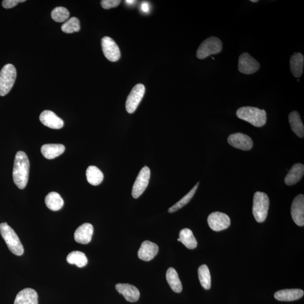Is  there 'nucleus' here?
Here are the masks:
<instances>
[{"label":"nucleus","mask_w":304,"mask_h":304,"mask_svg":"<svg viewBox=\"0 0 304 304\" xmlns=\"http://www.w3.org/2000/svg\"><path fill=\"white\" fill-rule=\"evenodd\" d=\"M25 1L26 0H4L2 1V5L5 9H10L17 5L19 2Z\"/></svg>","instance_id":"72a5a7b5"},{"label":"nucleus","mask_w":304,"mask_h":304,"mask_svg":"<svg viewBox=\"0 0 304 304\" xmlns=\"http://www.w3.org/2000/svg\"><path fill=\"white\" fill-rule=\"evenodd\" d=\"M159 248L156 244L151 241H145L142 243L138 251V256L142 260L149 261L155 257Z\"/></svg>","instance_id":"dca6fc26"},{"label":"nucleus","mask_w":304,"mask_h":304,"mask_svg":"<svg viewBox=\"0 0 304 304\" xmlns=\"http://www.w3.org/2000/svg\"><path fill=\"white\" fill-rule=\"evenodd\" d=\"M304 295L301 289H286L277 291L275 298L282 302H292L301 299Z\"/></svg>","instance_id":"6ab92c4d"},{"label":"nucleus","mask_w":304,"mask_h":304,"mask_svg":"<svg viewBox=\"0 0 304 304\" xmlns=\"http://www.w3.org/2000/svg\"><path fill=\"white\" fill-rule=\"evenodd\" d=\"M70 16L69 11L64 7H56L52 11V18L56 22H64Z\"/></svg>","instance_id":"2f4dec72"},{"label":"nucleus","mask_w":304,"mask_h":304,"mask_svg":"<svg viewBox=\"0 0 304 304\" xmlns=\"http://www.w3.org/2000/svg\"><path fill=\"white\" fill-rule=\"evenodd\" d=\"M14 304H38V295L35 290L27 288L19 292Z\"/></svg>","instance_id":"a211bd4d"},{"label":"nucleus","mask_w":304,"mask_h":304,"mask_svg":"<svg viewBox=\"0 0 304 304\" xmlns=\"http://www.w3.org/2000/svg\"><path fill=\"white\" fill-rule=\"evenodd\" d=\"M121 2L120 0H103L101 5L104 9H110L118 6Z\"/></svg>","instance_id":"473e14b6"},{"label":"nucleus","mask_w":304,"mask_h":304,"mask_svg":"<svg viewBox=\"0 0 304 304\" xmlns=\"http://www.w3.org/2000/svg\"><path fill=\"white\" fill-rule=\"evenodd\" d=\"M228 142L232 147L243 151H249L253 147L252 138L247 135L240 133L230 135Z\"/></svg>","instance_id":"f8f14e48"},{"label":"nucleus","mask_w":304,"mask_h":304,"mask_svg":"<svg viewBox=\"0 0 304 304\" xmlns=\"http://www.w3.org/2000/svg\"><path fill=\"white\" fill-rule=\"evenodd\" d=\"M102 46L104 55L108 60L115 62L120 59V50L112 38L110 37H103L102 40Z\"/></svg>","instance_id":"9d476101"},{"label":"nucleus","mask_w":304,"mask_h":304,"mask_svg":"<svg viewBox=\"0 0 304 304\" xmlns=\"http://www.w3.org/2000/svg\"><path fill=\"white\" fill-rule=\"evenodd\" d=\"M178 241L180 242V240L179 238H178Z\"/></svg>","instance_id":"4c0bfd02"},{"label":"nucleus","mask_w":304,"mask_h":304,"mask_svg":"<svg viewBox=\"0 0 304 304\" xmlns=\"http://www.w3.org/2000/svg\"><path fill=\"white\" fill-rule=\"evenodd\" d=\"M304 174V166L302 164H296L286 175L284 182L287 186H292L301 180Z\"/></svg>","instance_id":"aec40b11"},{"label":"nucleus","mask_w":304,"mask_h":304,"mask_svg":"<svg viewBox=\"0 0 304 304\" xmlns=\"http://www.w3.org/2000/svg\"><path fill=\"white\" fill-rule=\"evenodd\" d=\"M119 294L124 296L127 301L136 302L140 298V292L136 287L128 283H118L115 286Z\"/></svg>","instance_id":"2eb2a0df"},{"label":"nucleus","mask_w":304,"mask_h":304,"mask_svg":"<svg viewBox=\"0 0 304 304\" xmlns=\"http://www.w3.org/2000/svg\"><path fill=\"white\" fill-rule=\"evenodd\" d=\"M210 228L219 232L229 228L230 225V218L226 214L221 212L211 213L207 219Z\"/></svg>","instance_id":"9b49d317"},{"label":"nucleus","mask_w":304,"mask_h":304,"mask_svg":"<svg viewBox=\"0 0 304 304\" xmlns=\"http://www.w3.org/2000/svg\"><path fill=\"white\" fill-rule=\"evenodd\" d=\"M304 57L302 53H295L290 59V64L292 74L295 78H300L303 73Z\"/></svg>","instance_id":"4be33fe9"},{"label":"nucleus","mask_w":304,"mask_h":304,"mask_svg":"<svg viewBox=\"0 0 304 304\" xmlns=\"http://www.w3.org/2000/svg\"><path fill=\"white\" fill-rule=\"evenodd\" d=\"M145 91V88L143 84L138 83L133 88L126 102V109L129 113H133L136 111L143 98Z\"/></svg>","instance_id":"0eeeda50"},{"label":"nucleus","mask_w":304,"mask_h":304,"mask_svg":"<svg viewBox=\"0 0 304 304\" xmlns=\"http://www.w3.org/2000/svg\"><path fill=\"white\" fill-rule=\"evenodd\" d=\"M198 186L199 183H197L189 193L185 195L179 201L175 203L174 205H173L168 209V212L170 213L176 212V211L182 209L183 207L186 206L187 204L189 203L191 199L193 198L196 191L197 190Z\"/></svg>","instance_id":"c756f323"},{"label":"nucleus","mask_w":304,"mask_h":304,"mask_svg":"<svg viewBox=\"0 0 304 304\" xmlns=\"http://www.w3.org/2000/svg\"><path fill=\"white\" fill-rule=\"evenodd\" d=\"M291 216L296 225H304V196L299 194L294 198L291 206Z\"/></svg>","instance_id":"ddd939ff"},{"label":"nucleus","mask_w":304,"mask_h":304,"mask_svg":"<svg viewBox=\"0 0 304 304\" xmlns=\"http://www.w3.org/2000/svg\"><path fill=\"white\" fill-rule=\"evenodd\" d=\"M0 233L10 251L17 256L24 253V248L14 230L6 222L0 224Z\"/></svg>","instance_id":"7ed1b4c3"},{"label":"nucleus","mask_w":304,"mask_h":304,"mask_svg":"<svg viewBox=\"0 0 304 304\" xmlns=\"http://www.w3.org/2000/svg\"><path fill=\"white\" fill-rule=\"evenodd\" d=\"M222 49L221 40L216 37H210L200 45L197 52V57L199 59H205L210 55L220 53Z\"/></svg>","instance_id":"423d86ee"},{"label":"nucleus","mask_w":304,"mask_h":304,"mask_svg":"<svg viewBox=\"0 0 304 304\" xmlns=\"http://www.w3.org/2000/svg\"><path fill=\"white\" fill-rule=\"evenodd\" d=\"M198 277L201 286L205 290H209L211 285V275L206 265H202L198 268Z\"/></svg>","instance_id":"c85d7f7f"},{"label":"nucleus","mask_w":304,"mask_h":304,"mask_svg":"<svg viewBox=\"0 0 304 304\" xmlns=\"http://www.w3.org/2000/svg\"><path fill=\"white\" fill-rule=\"evenodd\" d=\"M61 30L64 33H72L78 32L80 30V23L79 19L76 17H72L69 19L68 21L65 22L64 24L61 26Z\"/></svg>","instance_id":"7c9ffc66"},{"label":"nucleus","mask_w":304,"mask_h":304,"mask_svg":"<svg viewBox=\"0 0 304 304\" xmlns=\"http://www.w3.org/2000/svg\"><path fill=\"white\" fill-rule=\"evenodd\" d=\"M260 63L248 53H244L238 59V70L245 75H251L259 70Z\"/></svg>","instance_id":"1a4fd4ad"},{"label":"nucleus","mask_w":304,"mask_h":304,"mask_svg":"<svg viewBox=\"0 0 304 304\" xmlns=\"http://www.w3.org/2000/svg\"><path fill=\"white\" fill-rule=\"evenodd\" d=\"M166 279L169 286L171 289L176 293L182 292L183 286L181 282L178 273L173 268H168L166 273Z\"/></svg>","instance_id":"393cba45"},{"label":"nucleus","mask_w":304,"mask_h":304,"mask_svg":"<svg viewBox=\"0 0 304 304\" xmlns=\"http://www.w3.org/2000/svg\"><path fill=\"white\" fill-rule=\"evenodd\" d=\"M67 261L69 264H75L79 268L86 266L88 262L85 254L78 251L69 253L67 257Z\"/></svg>","instance_id":"cd10ccee"},{"label":"nucleus","mask_w":304,"mask_h":304,"mask_svg":"<svg viewBox=\"0 0 304 304\" xmlns=\"http://www.w3.org/2000/svg\"><path fill=\"white\" fill-rule=\"evenodd\" d=\"M141 10L144 11L145 13H147L149 10V3L146 2H143L141 4Z\"/></svg>","instance_id":"f704fd0d"},{"label":"nucleus","mask_w":304,"mask_h":304,"mask_svg":"<svg viewBox=\"0 0 304 304\" xmlns=\"http://www.w3.org/2000/svg\"><path fill=\"white\" fill-rule=\"evenodd\" d=\"M94 228L90 223H84L79 227L75 232V241L81 244H87L91 241Z\"/></svg>","instance_id":"f3484780"},{"label":"nucleus","mask_w":304,"mask_h":304,"mask_svg":"<svg viewBox=\"0 0 304 304\" xmlns=\"http://www.w3.org/2000/svg\"><path fill=\"white\" fill-rule=\"evenodd\" d=\"M237 116L254 126L260 128L266 124L267 113L264 110L253 107H243L237 111Z\"/></svg>","instance_id":"f03ea898"},{"label":"nucleus","mask_w":304,"mask_h":304,"mask_svg":"<svg viewBox=\"0 0 304 304\" xmlns=\"http://www.w3.org/2000/svg\"><path fill=\"white\" fill-rule=\"evenodd\" d=\"M29 161L26 153L19 151L15 157L13 177L19 189H24L28 184L29 173Z\"/></svg>","instance_id":"f257e3e1"},{"label":"nucleus","mask_w":304,"mask_h":304,"mask_svg":"<svg viewBox=\"0 0 304 304\" xmlns=\"http://www.w3.org/2000/svg\"><path fill=\"white\" fill-rule=\"evenodd\" d=\"M136 1H134V0H132V1H130V0H126V1H125V2L126 3H128V4L129 5H132L133 4V3H134V2H136Z\"/></svg>","instance_id":"c9c22d12"},{"label":"nucleus","mask_w":304,"mask_h":304,"mask_svg":"<svg viewBox=\"0 0 304 304\" xmlns=\"http://www.w3.org/2000/svg\"><path fill=\"white\" fill-rule=\"evenodd\" d=\"M65 149L64 145L62 144H45L42 146L41 153L46 159L52 160L63 154Z\"/></svg>","instance_id":"412c9836"},{"label":"nucleus","mask_w":304,"mask_h":304,"mask_svg":"<svg viewBox=\"0 0 304 304\" xmlns=\"http://www.w3.org/2000/svg\"><path fill=\"white\" fill-rule=\"evenodd\" d=\"M17 78V71L13 64H8L0 71V96H5L13 88Z\"/></svg>","instance_id":"39448f33"},{"label":"nucleus","mask_w":304,"mask_h":304,"mask_svg":"<svg viewBox=\"0 0 304 304\" xmlns=\"http://www.w3.org/2000/svg\"><path fill=\"white\" fill-rule=\"evenodd\" d=\"M258 0H251V2H253V3H256L258 2Z\"/></svg>","instance_id":"e433bc0d"},{"label":"nucleus","mask_w":304,"mask_h":304,"mask_svg":"<svg viewBox=\"0 0 304 304\" xmlns=\"http://www.w3.org/2000/svg\"><path fill=\"white\" fill-rule=\"evenodd\" d=\"M45 203L50 210L56 211L63 207L64 201L59 193L52 192L46 196Z\"/></svg>","instance_id":"b1692460"},{"label":"nucleus","mask_w":304,"mask_h":304,"mask_svg":"<svg viewBox=\"0 0 304 304\" xmlns=\"http://www.w3.org/2000/svg\"><path fill=\"white\" fill-rule=\"evenodd\" d=\"M40 120L42 124L53 129H60L64 126V121L53 111L46 110L41 113Z\"/></svg>","instance_id":"4468645a"},{"label":"nucleus","mask_w":304,"mask_h":304,"mask_svg":"<svg viewBox=\"0 0 304 304\" xmlns=\"http://www.w3.org/2000/svg\"><path fill=\"white\" fill-rule=\"evenodd\" d=\"M179 239L180 242L188 249H193L197 248V241L193 232L190 229L185 228L181 230Z\"/></svg>","instance_id":"a878e982"},{"label":"nucleus","mask_w":304,"mask_h":304,"mask_svg":"<svg viewBox=\"0 0 304 304\" xmlns=\"http://www.w3.org/2000/svg\"><path fill=\"white\" fill-rule=\"evenodd\" d=\"M87 182L92 186H98L102 183L104 179L103 172L94 166L88 167L86 170Z\"/></svg>","instance_id":"bb28decb"},{"label":"nucleus","mask_w":304,"mask_h":304,"mask_svg":"<svg viewBox=\"0 0 304 304\" xmlns=\"http://www.w3.org/2000/svg\"><path fill=\"white\" fill-rule=\"evenodd\" d=\"M288 119H289L291 128L293 132L299 138H304V127L301 117L298 111H292L288 116Z\"/></svg>","instance_id":"5701e85b"},{"label":"nucleus","mask_w":304,"mask_h":304,"mask_svg":"<svg viewBox=\"0 0 304 304\" xmlns=\"http://www.w3.org/2000/svg\"><path fill=\"white\" fill-rule=\"evenodd\" d=\"M269 204L270 202L266 193L256 192L254 194L252 213L257 222H263L267 219Z\"/></svg>","instance_id":"20e7f679"},{"label":"nucleus","mask_w":304,"mask_h":304,"mask_svg":"<svg viewBox=\"0 0 304 304\" xmlns=\"http://www.w3.org/2000/svg\"><path fill=\"white\" fill-rule=\"evenodd\" d=\"M151 176V171L147 166L141 169L137 176L133 188L132 195L134 198H138L143 193L147 188Z\"/></svg>","instance_id":"6e6552de"}]
</instances>
